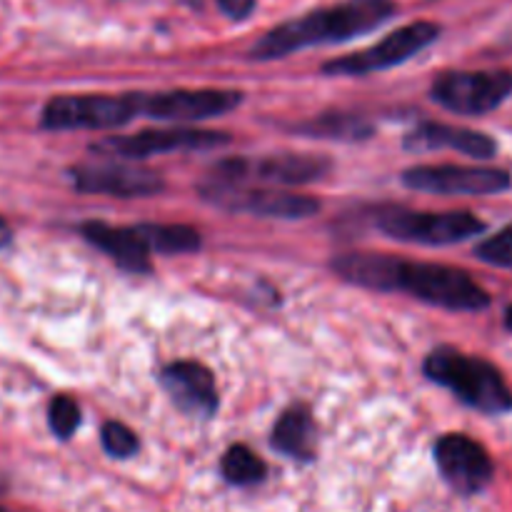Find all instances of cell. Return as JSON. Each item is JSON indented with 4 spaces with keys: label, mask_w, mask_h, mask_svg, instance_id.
Wrapping results in <instances>:
<instances>
[{
    "label": "cell",
    "mask_w": 512,
    "mask_h": 512,
    "mask_svg": "<svg viewBox=\"0 0 512 512\" xmlns=\"http://www.w3.org/2000/svg\"><path fill=\"white\" fill-rule=\"evenodd\" d=\"M395 10L398 8L393 0H345L333 8L315 10V13L268 30L253 45L250 55L255 60H275L285 58L295 50L310 48V45L345 43V40L358 38V35L388 23Z\"/></svg>",
    "instance_id": "cell-1"
},
{
    "label": "cell",
    "mask_w": 512,
    "mask_h": 512,
    "mask_svg": "<svg viewBox=\"0 0 512 512\" xmlns=\"http://www.w3.org/2000/svg\"><path fill=\"white\" fill-rule=\"evenodd\" d=\"M425 375L485 415L512 410V390L493 363L455 348H438L425 358Z\"/></svg>",
    "instance_id": "cell-2"
},
{
    "label": "cell",
    "mask_w": 512,
    "mask_h": 512,
    "mask_svg": "<svg viewBox=\"0 0 512 512\" xmlns=\"http://www.w3.org/2000/svg\"><path fill=\"white\" fill-rule=\"evenodd\" d=\"M388 290H403L423 303L458 313H478L490 305V295L465 270L450 265L410 263L395 258Z\"/></svg>",
    "instance_id": "cell-3"
},
{
    "label": "cell",
    "mask_w": 512,
    "mask_h": 512,
    "mask_svg": "<svg viewBox=\"0 0 512 512\" xmlns=\"http://www.w3.org/2000/svg\"><path fill=\"white\" fill-rule=\"evenodd\" d=\"M330 170V160L320 155H270V158H230L210 170V183L225 185H303L320 180Z\"/></svg>",
    "instance_id": "cell-4"
},
{
    "label": "cell",
    "mask_w": 512,
    "mask_h": 512,
    "mask_svg": "<svg viewBox=\"0 0 512 512\" xmlns=\"http://www.w3.org/2000/svg\"><path fill=\"white\" fill-rule=\"evenodd\" d=\"M380 230L400 243L418 245H455L475 238L485 230V223L473 213H420V210L393 208L378 218Z\"/></svg>",
    "instance_id": "cell-5"
},
{
    "label": "cell",
    "mask_w": 512,
    "mask_h": 512,
    "mask_svg": "<svg viewBox=\"0 0 512 512\" xmlns=\"http://www.w3.org/2000/svg\"><path fill=\"white\" fill-rule=\"evenodd\" d=\"M512 95L510 70H453L440 75L430 98L458 115H485Z\"/></svg>",
    "instance_id": "cell-6"
},
{
    "label": "cell",
    "mask_w": 512,
    "mask_h": 512,
    "mask_svg": "<svg viewBox=\"0 0 512 512\" xmlns=\"http://www.w3.org/2000/svg\"><path fill=\"white\" fill-rule=\"evenodd\" d=\"M138 115L135 95H58L48 100L40 125L48 130H108Z\"/></svg>",
    "instance_id": "cell-7"
},
{
    "label": "cell",
    "mask_w": 512,
    "mask_h": 512,
    "mask_svg": "<svg viewBox=\"0 0 512 512\" xmlns=\"http://www.w3.org/2000/svg\"><path fill=\"white\" fill-rule=\"evenodd\" d=\"M438 35L440 25L428 23V20H418V23L403 25L395 33L385 35L373 48H365L358 50V53L343 55L338 60H330L323 70L328 75H368L378 73V70L395 68V65L415 58L430 43H435Z\"/></svg>",
    "instance_id": "cell-8"
},
{
    "label": "cell",
    "mask_w": 512,
    "mask_h": 512,
    "mask_svg": "<svg viewBox=\"0 0 512 512\" xmlns=\"http://www.w3.org/2000/svg\"><path fill=\"white\" fill-rule=\"evenodd\" d=\"M200 193L208 203L220 205L225 210H240V213L263 215V218L303 220L320 210L318 200L308 198V195L285 193L278 188H260V185H225L205 180Z\"/></svg>",
    "instance_id": "cell-9"
},
{
    "label": "cell",
    "mask_w": 512,
    "mask_h": 512,
    "mask_svg": "<svg viewBox=\"0 0 512 512\" xmlns=\"http://www.w3.org/2000/svg\"><path fill=\"white\" fill-rule=\"evenodd\" d=\"M410 190L435 195H498L510 188V173L480 165H415L405 170Z\"/></svg>",
    "instance_id": "cell-10"
},
{
    "label": "cell",
    "mask_w": 512,
    "mask_h": 512,
    "mask_svg": "<svg viewBox=\"0 0 512 512\" xmlns=\"http://www.w3.org/2000/svg\"><path fill=\"white\" fill-rule=\"evenodd\" d=\"M228 143V135L215 130L200 128H165V130H143L138 135H123V138H105L93 145V153L105 158L140 160L160 153H178V150H208Z\"/></svg>",
    "instance_id": "cell-11"
},
{
    "label": "cell",
    "mask_w": 512,
    "mask_h": 512,
    "mask_svg": "<svg viewBox=\"0 0 512 512\" xmlns=\"http://www.w3.org/2000/svg\"><path fill=\"white\" fill-rule=\"evenodd\" d=\"M138 115L155 120L190 123L223 115L240 103L235 90H165V93H133Z\"/></svg>",
    "instance_id": "cell-12"
},
{
    "label": "cell",
    "mask_w": 512,
    "mask_h": 512,
    "mask_svg": "<svg viewBox=\"0 0 512 512\" xmlns=\"http://www.w3.org/2000/svg\"><path fill=\"white\" fill-rule=\"evenodd\" d=\"M75 190L110 198H150L163 190V178L155 170L135 163H85L70 170Z\"/></svg>",
    "instance_id": "cell-13"
},
{
    "label": "cell",
    "mask_w": 512,
    "mask_h": 512,
    "mask_svg": "<svg viewBox=\"0 0 512 512\" xmlns=\"http://www.w3.org/2000/svg\"><path fill=\"white\" fill-rule=\"evenodd\" d=\"M435 463L453 490L475 495L493 480L495 465L478 440L463 433H450L435 443Z\"/></svg>",
    "instance_id": "cell-14"
},
{
    "label": "cell",
    "mask_w": 512,
    "mask_h": 512,
    "mask_svg": "<svg viewBox=\"0 0 512 512\" xmlns=\"http://www.w3.org/2000/svg\"><path fill=\"white\" fill-rule=\"evenodd\" d=\"M160 383L183 413L195 415V418H210L218 410L213 373L205 365L193 363V360L170 363L160 375Z\"/></svg>",
    "instance_id": "cell-15"
},
{
    "label": "cell",
    "mask_w": 512,
    "mask_h": 512,
    "mask_svg": "<svg viewBox=\"0 0 512 512\" xmlns=\"http://www.w3.org/2000/svg\"><path fill=\"white\" fill-rule=\"evenodd\" d=\"M405 148L408 150H458L470 158L488 160L498 153V143L490 135L478 133L470 128L443 123H420L415 130L405 135Z\"/></svg>",
    "instance_id": "cell-16"
},
{
    "label": "cell",
    "mask_w": 512,
    "mask_h": 512,
    "mask_svg": "<svg viewBox=\"0 0 512 512\" xmlns=\"http://www.w3.org/2000/svg\"><path fill=\"white\" fill-rule=\"evenodd\" d=\"M83 235L90 245L110 255L113 263L128 273H150V248L138 225L120 228V225L93 220V223L83 225Z\"/></svg>",
    "instance_id": "cell-17"
},
{
    "label": "cell",
    "mask_w": 512,
    "mask_h": 512,
    "mask_svg": "<svg viewBox=\"0 0 512 512\" xmlns=\"http://www.w3.org/2000/svg\"><path fill=\"white\" fill-rule=\"evenodd\" d=\"M273 445L295 460H310L315 455V423L305 405H293L280 415L273 428Z\"/></svg>",
    "instance_id": "cell-18"
},
{
    "label": "cell",
    "mask_w": 512,
    "mask_h": 512,
    "mask_svg": "<svg viewBox=\"0 0 512 512\" xmlns=\"http://www.w3.org/2000/svg\"><path fill=\"white\" fill-rule=\"evenodd\" d=\"M143 233L145 243H148L150 253H163V255H180V253H193L200 248V235L198 230L190 225H153L145 223L138 225Z\"/></svg>",
    "instance_id": "cell-19"
},
{
    "label": "cell",
    "mask_w": 512,
    "mask_h": 512,
    "mask_svg": "<svg viewBox=\"0 0 512 512\" xmlns=\"http://www.w3.org/2000/svg\"><path fill=\"white\" fill-rule=\"evenodd\" d=\"M220 470H223V478L228 480L230 485H240V488L263 483L265 473H268L263 460H260L253 450L245 448V445H233V448H228V453L223 455V463H220Z\"/></svg>",
    "instance_id": "cell-20"
},
{
    "label": "cell",
    "mask_w": 512,
    "mask_h": 512,
    "mask_svg": "<svg viewBox=\"0 0 512 512\" xmlns=\"http://www.w3.org/2000/svg\"><path fill=\"white\" fill-rule=\"evenodd\" d=\"M300 133L318 135V138H330V140H365L373 133V125H368L365 120L353 118V115H328V118L310 120V123L300 125Z\"/></svg>",
    "instance_id": "cell-21"
},
{
    "label": "cell",
    "mask_w": 512,
    "mask_h": 512,
    "mask_svg": "<svg viewBox=\"0 0 512 512\" xmlns=\"http://www.w3.org/2000/svg\"><path fill=\"white\" fill-rule=\"evenodd\" d=\"M48 423H50V430H53L60 440H68L80 425L78 403L70 400L68 395H58V398H53L48 408Z\"/></svg>",
    "instance_id": "cell-22"
},
{
    "label": "cell",
    "mask_w": 512,
    "mask_h": 512,
    "mask_svg": "<svg viewBox=\"0 0 512 512\" xmlns=\"http://www.w3.org/2000/svg\"><path fill=\"white\" fill-rule=\"evenodd\" d=\"M100 440H103V448L110 458L125 460L130 458V455L138 453V438H135L133 430L123 423H115V420L103 425Z\"/></svg>",
    "instance_id": "cell-23"
},
{
    "label": "cell",
    "mask_w": 512,
    "mask_h": 512,
    "mask_svg": "<svg viewBox=\"0 0 512 512\" xmlns=\"http://www.w3.org/2000/svg\"><path fill=\"white\" fill-rule=\"evenodd\" d=\"M475 255H478L483 263L495 265V268L512 270V225L500 230V233H495L493 238H485L483 243L475 248Z\"/></svg>",
    "instance_id": "cell-24"
},
{
    "label": "cell",
    "mask_w": 512,
    "mask_h": 512,
    "mask_svg": "<svg viewBox=\"0 0 512 512\" xmlns=\"http://www.w3.org/2000/svg\"><path fill=\"white\" fill-rule=\"evenodd\" d=\"M220 13H225L233 20H245L255 10V0H215Z\"/></svg>",
    "instance_id": "cell-25"
},
{
    "label": "cell",
    "mask_w": 512,
    "mask_h": 512,
    "mask_svg": "<svg viewBox=\"0 0 512 512\" xmlns=\"http://www.w3.org/2000/svg\"><path fill=\"white\" fill-rule=\"evenodd\" d=\"M10 238H13V233H10V225L0 218V248H3V245H8Z\"/></svg>",
    "instance_id": "cell-26"
},
{
    "label": "cell",
    "mask_w": 512,
    "mask_h": 512,
    "mask_svg": "<svg viewBox=\"0 0 512 512\" xmlns=\"http://www.w3.org/2000/svg\"><path fill=\"white\" fill-rule=\"evenodd\" d=\"M505 328H508L510 330V333H512V305H510V308L508 310H505Z\"/></svg>",
    "instance_id": "cell-27"
},
{
    "label": "cell",
    "mask_w": 512,
    "mask_h": 512,
    "mask_svg": "<svg viewBox=\"0 0 512 512\" xmlns=\"http://www.w3.org/2000/svg\"><path fill=\"white\" fill-rule=\"evenodd\" d=\"M0 512H8V510H3V508H0Z\"/></svg>",
    "instance_id": "cell-28"
}]
</instances>
